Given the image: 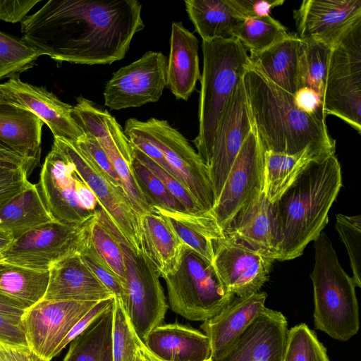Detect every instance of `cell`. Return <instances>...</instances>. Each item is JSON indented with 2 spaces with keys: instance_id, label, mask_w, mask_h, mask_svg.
Instances as JSON below:
<instances>
[{
  "instance_id": "6da1fadb",
  "label": "cell",
  "mask_w": 361,
  "mask_h": 361,
  "mask_svg": "<svg viewBox=\"0 0 361 361\" xmlns=\"http://www.w3.org/2000/svg\"><path fill=\"white\" fill-rule=\"evenodd\" d=\"M137 0H49L20 22L21 39L59 62L111 64L142 30Z\"/></svg>"
},
{
  "instance_id": "7a4b0ae2",
  "label": "cell",
  "mask_w": 361,
  "mask_h": 361,
  "mask_svg": "<svg viewBox=\"0 0 361 361\" xmlns=\"http://www.w3.org/2000/svg\"><path fill=\"white\" fill-rule=\"evenodd\" d=\"M335 154L312 161L280 198L272 204L279 245L276 260L301 256L328 224L329 212L342 187Z\"/></svg>"
},
{
  "instance_id": "3957f363",
  "label": "cell",
  "mask_w": 361,
  "mask_h": 361,
  "mask_svg": "<svg viewBox=\"0 0 361 361\" xmlns=\"http://www.w3.org/2000/svg\"><path fill=\"white\" fill-rule=\"evenodd\" d=\"M243 80L252 121L264 151L295 154L310 147L335 154L336 141L325 119L301 110L293 94L251 64Z\"/></svg>"
},
{
  "instance_id": "277c9868",
  "label": "cell",
  "mask_w": 361,
  "mask_h": 361,
  "mask_svg": "<svg viewBox=\"0 0 361 361\" xmlns=\"http://www.w3.org/2000/svg\"><path fill=\"white\" fill-rule=\"evenodd\" d=\"M202 49L199 130L193 142L205 164L234 91L250 62L247 50L234 37L202 40Z\"/></svg>"
},
{
  "instance_id": "5b68a950",
  "label": "cell",
  "mask_w": 361,
  "mask_h": 361,
  "mask_svg": "<svg viewBox=\"0 0 361 361\" xmlns=\"http://www.w3.org/2000/svg\"><path fill=\"white\" fill-rule=\"evenodd\" d=\"M313 285L314 322L317 329L345 341L360 326L355 285L341 266L329 238L322 232L314 240Z\"/></svg>"
},
{
  "instance_id": "8992f818",
  "label": "cell",
  "mask_w": 361,
  "mask_h": 361,
  "mask_svg": "<svg viewBox=\"0 0 361 361\" xmlns=\"http://www.w3.org/2000/svg\"><path fill=\"white\" fill-rule=\"evenodd\" d=\"M96 215L123 254L126 298L123 305L136 334L143 342L150 331L162 324L169 307L159 276L145 254L130 245L99 205Z\"/></svg>"
},
{
  "instance_id": "52a82bcc",
  "label": "cell",
  "mask_w": 361,
  "mask_h": 361,
  "mask_svg": "<svg viewBox=\"0 0 361 361\" xmlns=\"http://www.w3.org/2000/svg\"><path fill=\"white\" fill-rule=\"evenodd\" d=\"M173 312L204 322L218 314L235 295L223 284L212 264L184 245L177 271L164 279Z\"/></svg>"
},
{
  "instance_id": "ba28073f",
  "label": "cell",
  "mask_w": 361,
  "mask_h": 361,
  "mask_svg": "<svg viewBox=\"0 0 361 361\" xmlns=\"http://www.w3.org/2000/svg\"><path fill=\"white\" fill-rule=\"evenodd\" d=\"M333 115L361 133V20L332 47L323 99Z\"/></svg>"
},
{
  "instance_id": "9c48e42d",
  "label": "cell",
  "mask_w": 361,
  "mask_h": 361,
  "mask_svg": "<svg viewBox=\"0 0 361 361\" xmlns=\"http://www.w3.org/2000/svg\"><path fill=\"white\" fill-rule=\"evenodd\" d=\"M125 124L161 151L171 173L185 186L205 212H211L214 197L207 167L183 135L166 120L156 118L145 121L130 118Z\"/></svg>"
},
{
  "instance_id": "30bf717a",
  "label": "cell",
  "mask_w": 361,
  "mask_h": 361,
  "mask_svg": "<svg viewBox=\"0 0 361 361\" xmlns=\"http://www.w3.org/2000/svg\"><path fill=\"white\" fill-rule=\"evenodd\" d=\"M96 214L83 223L56 221L43 224L15 239L1 255V261L20 267L49 271L61 259L80 253L89 241Z\"/></svg>"
},
{
  "instance_id": "8fae6325",
  "label": "cell",
  "mask_w": 361,
  "mask_h": 361,
  "mask_svg": "<svg viewBox=\"0 0 361 361\" xmlns=\"http://www.w3.org/2000/svg\"><path fill=\"white\" fill-rule=\"evenodd\" d=\"M166 70L165 55L148 51L113 73L104 90L105 106L121 110L157 102L166 86Z\"/></svg>"
},
{
  "instance_id": "7c38bea8",
  "label": "cell",
  "mask_w": 361,
  "mask_h": 361,
  "mask_svg": "<svg viewBox=\"0 0 361 361\" xmlns=\"http://www.w3.org/2000/svg\"><path fill=\"white\" fill-rule=\"evenodd\" d=\"M98 302L42 300L21 318L27 347L41 361H51L71 329Z\"/></svg>"
},
{
  "instance_id": "4fadbf2b",
  "label": "cell",
  "mask_w": 361,
  "mask_h": 361,
  "mask_svg": "<svg viewBox=\"0 0 361 361\" xmlns=\"http://www.w3.org/2000/svg\"><path fill=\"white\" fill-rule=\"evenodd\" d=\"M264 153L253 125L211 212L222 231L244 204L263 191Z\"/></svg>"
},
{
  "instance_id": "5bb4252c",
  "label": "cell",
  "mask_w": 361,
  "mask_h": 361,
  "mask_svg": "<svg viewBox=\"0 0 361 361\" xmlns=\"http://www.w3.org/2000/svg\"><path fill=\"white\" fill-rule=\"evenodd\" d=\"M79 174L67 154L53 141L39 174V189L54 219L62 224H78L95 214L85 209L77 194Z\"/></svg>"
},
{
  "instance_id": "9a60e30c",
  "label": "cell",
  "mask_w": 361,
  "mask_h": 361,
  "mask_svg": "<svg viewBox=\"0 0 361 361\" xmlns=\"http://www.w3.org/2000/svg\"><path fill=\"white\" fill-rule=\"evenodd\" d=\"M73 163L78 174L90 188L99 205L104 210L128 242L141 250L138 216L121 187L111 183L73 141L54 137Z\"/></svg>"
},
{
  "instance_id": "2e32d148",
  "label": "cell",
  "mask_w": 361,
  "mask_h": 361,
  "mask_svg": "<svg viewBox=\"0 0 361 361\" xmlns=\"http://www.w3.org/2000/svg\"><path fill=\"white\" fill-rule=\"evenodd\" d=\"M213 245L212 265L226 288L237 297L259 292L275 260L227 237L214 240Z\"/></svg>"
},
{
  "instance_id": "e0dca14e",
  "label": "cell",
  "mask_w": 361,
  "mask_h": 361,
  "mask_svg": "<svg viewBox=\"0 0 361 361\" xmlns=\"http://www.w3.org/2000/svg\"><path fill=\"white\" fill-rule=\"evenodd\" d=\"M243 78L234 91L211 154L205 163L214 192V203L245 140L253 128Z\"/></svg>"
},
{
  "instance_id": "ac0fdd59",
  "label": "cell",
  "mask_w": 361,
  "mask_h": 361,
  "mask_svg": "<svg viewBox=\"0 0 361 361\" xmlns=\"http://www.w3.org/2000/svg\"><path fill=\"white\" fill-rule=\"evenodd\" d=\"M297 36L333 47L361 20V0H305L294 10Z\"/></svg>"
},
{
  "instance_id": "d6986e66",
  "label": "cell",
  "mask_w": 361,
  "mask_h": 361,
  "mask_svg": "<svg viewBox=\"0 0 361 361\" xmlns=\"http://www.w3.org/2000/svg\"><path fill=\"white\" fill-rule=\"evenodd\" d=\"M0 89L18 106L37 116L54 137L76 142L84 134L72 116L73 106L46 87L23 82L16 76L1 83Z\"/></svg>"
},
{
  "instance_id": "ffe728a7",
  "label": "cell",
  "mask_w": 361,
  "mask_h": 361,
  "mask_svg": "<svg viewBox=\"0 0 361 361\" xmlns=\"http://www.w3.org/2000/svg\"><path fill=\"white\" fill-rule=\"evenodd\" d=\"M288 331L284 315L265 307L221 361H282Z\"/></svg>"
},
{
  "instance_id": "44dd1931",
  "label": "cell",
  "mask_w": 361,
  "mask_h": 361,
  "mask_svg": "<svg viewBox=\"0 0 361 361\" xmlns=\"http://www.w3.org/2000/svg\"><path fill=\"white\" fill-rule=\"evenodd\" d=\"M267 294L257 292L237 297L200 325L208 337L213 361L224 359L243 333L265 307Z\"/></svg>"
},
{
  "instance_id": "7402d4cb",
  "label": "cell",
  "mask_w": 361,
  "mask_h": 361,
  "mask_svg": "<svg viewBox=\"0 0 361 361\" xmlns=\"http://www.w3.org/2000/svg\"><path fill=\"white\" fill-rule=\"evenodd\" d=\"M224 237L238 240L276 260L279 245L272 204L262 191L244 204L223 230Z\"/></svg>"
},
{
  "instance_id": "603a6c76",
  "label": "cell",
  "mask_w": 361,
  "mask_h": 361,
  "mask_svg": "<svg viewBox=\"0 0 361 361\" xmlns=\"http://www.w3.org/2000/svg\"><path fill=\"white\" fill-rule=\"evenodd\" d=\"M114 298L95 276L79 253L56 262L49 270L44 300L99 302Z\"/></svg>"
},
{
  "instance_id": "cb8c5ba5",
  "label": "cell",
  "mask_w": 361,
  "mask_h": 361,
  "mask_svg": "<svg viewBox=\"0 0 361 361\" xmlns=\"http://www.w3.org/2000/svg\"><path fill=\"white\" fill-rule=\"evenodd\" d=\"M143 343L159 361H207L212 359L208 337L195 329L178 323L161 324L154 328Z\"/></svg>"
},
{
  "instance_id": "d4e9b609",
  "label": "cell",
  "mask_w": 361,
  "mask_h": 361,
  "mask_svg": "<svg viewBox=\"0 0 361 361\" xmlns=\"http://www.w3.org/2000/svg\"><path fill=\"white\" fill-rule=\"evenodd\" d=\"M198 40L181 22L171 25L166 86L176 99L187 101L200 80Z\"/></svg>"
},
{
  "instance_id": "484cf974",
  "label": "cell",
  "mask_w": 361,
  "mask_h": 361,
  "mask_svg": "<svg viewBox=\"0 0 361 361\" xmlns=\"http://www.w3.org/2000/svg\"><path fill=\"white\" fill-rule=\"evenodd\" d=\"M141 250L154 265L159 277L178 269L184 243L161 214L154 211L138 216Z\"/></svg>"
},
{
  "instance_id": "4316f807",
  "label": "cell",
  "mask_w": 361,
  "mask_h": 361,
  "mask_svg": "<svg viewBox=\"0 0 361 361\" xmlns=\"http://www.w3.org/2000/svg\"><path fill=\"white\" fill-rule=\"evenodd\" d=\"M301 39L288 34L284 39L259 51H251V66L270 81L294 94L298 87V60Z\"/></svg>"
},
{
  "instance_id": "83f0119b",
  "label": "cell",
  "mask_w": 361,
  "mask_h": 361,
  "mask_svg": "<svg viewBox=\"0 0 361 361\" xmlns=\"http://www.w3.org/2000/svg\"><path fill=\"white\" fill-rule=\"evenodd\" d=\"M44 123L20 107L0 105V142L38 164Z\"/></svg>"
},
{
  "instance_id": "f1b7e54d",
  "label": "cell",
  "mask_w": 361,
  "mask_h": 361,
  "mask_svg": "<svg viewBox=\"0 0 361 361\" xmlns=\"http://www.w3.org/2000/svg\"><path fill=\"white\" fill-rule=\"evenodd\" d=\"M152 210L166 219L184 245L212 264L213 242L224 235L211 212L192 214L157 207H152Z\"/></svg>"
},
{
  "instance_id": "f546056e",
  "label": "cell",
  "mask_w": 361,
  "mask_h": 361,
  "mask_svg": "<svg viewBox=\"0 0 361 361\" xmlns=\"http://www.w3.org/2000/svg\"><path fill=\"white\" fill-rule=\"evenodd\" d=\"M330 155L310 147L295 154L264 151L263 191L267 200L274 204L312 161Z\"/></svg>"
},
{
  "instance_id": "4dcf8cb0",
  "label": "cell",
  "mask_w": 361,
  "mask_h": 361,
  "mask_svg": "<svg viewBox=\"0 0 361 361\" xmlns=\"http://www.w3.org/2000/svg\"><path fill=\"white\" fill-rule=\"evenodd\" d=\"M55 221L38 185L31 183L0 209V228L9 231L14 240L37 227Z\"/></svg>"
},
{
  "instance_id": "1f68e13d",
  "label": "cell",
  "mask_w": 361,
  "mask_h": 361,
  "mask_svg": "<svg viewBox=\"0 0 361 361\" xmlns=\"http://www.w3.org/2000/svg\"><path fill=\"white\" fill-rule=\"evenodd\" d=\"M188 18L202 40L233 37L244 18L231 0H186Z\"/></svg>"
},
{
  "instance_id": "d6a6232c",
  "label": "cell",
  "mask_w": 361,
  "mask_h": 361,
  "mask_svg": "<svg viewBox=\"0 0 361 361\" xmlns=\"http://www.w3.org/2000/svg\"><path fill=\"white\" fill-rule=\"evenodd\" d=\"M49 271H38L0 261V293L23 305L27 310L42 300Z\"/></svg>"
},
{
  "instance_id": "836d02e7",
  "label": "cell",
  "mask_w": 361,
  "mask_h": 361,
  "mask_svg": "<svg viewBox=\"0 0 361 361\" xmlns=\"http://www.w3.org/2000/svg\"><path fill=\"white\" fill-rule=\"evenodd\" d=\"M114 305L70 343L63 361H113Z\"/></svg>"
},
{
  "instance_id": "e575fe53",
  "label": "cell",
  "mask_w": 361,
  "mask_h": 361,
  "mask_svg": "<svg viewBox=\"0 0 361 361\" xmlns=\"http://www.w3.org/2000/svg\"><path fill=\"white\" fill-rule=\"evenodd\" d=\"M331 47L313 39H301L298 60V87L309 88L324 99Z\"/></svg>"
},
{
  "instance_id": "d590c367",
  "label": "cell",
  "mask_w": 361,
  "mask_h": 361,
  "mask_svg": "<svg viewBox=\"0 0 361 361\" xmlns=\"http://www.w3.org/2000/svg\"><path fill=\"white\" fill-rule=\"evenodd\" d=\"M287 29L270 15L245 18L235 29L233 37L246 50H264L288 35Z\"/></svg>"
},
{
  "instance_id": "8d00e7d4",
  "label": "cell",
  "mask_w": 361,
  "mask_h": 361,
  "mask_svg": "<svg viewBox=\"0 0 361 361\" xmlns=\"http://www.w3.org/2000/svg\"><path fill=\"white\" fill-rule=\"evenodd\" d=\"M130 168L140 190L152 208L157 207L171 211L186 212L162 180L133 152Z\"/></svg>"
},
{
  "instance_id": "74e56055",
  "label": "cell",
  "mask_w": 361,
  "mask_h": 361,
  "mask_svg": "<svg viewBox=\"0 0 361 361\" xmlns=\"http://www.w3.org/2000/svg\"><path fill=\"white\" fill-rule=\"evenodd\" d=\"M40 56L21 39L0 31V80L19 76Z\"/></svg>"
},
{
  "instance_id": "f35d334b",
  "label": "cell",
  "mask_w": 361,
  "mask_h": 361,
  "mask_svg": "<svg viewBox=\"0 0 361 361\" xmlns=\"http://www.w3.org/2000/svg\"><path fill=\"white\" fill-rule=\"evenodd\" d=\"M282 361H329L326 349L315 333L305 324H298L288 331Z\"/></svg>"
},
{
  "instance_id": "ab89813d",
  "label": "cell",
  "mask_w": 361,
  "mask_h": 361,
  "mask_svg": "<svg viewBox=\"0 0 361 361\" xmlns=\"http://www.w3.org/2000/svg\"><path fill=\"white\" fill-rule=\"evenodd\" d=\"M142 343L131 325L121 300L114 298L112 325L113 361H133Z\"/></svg>"
},
{
  "instance_id": "60d3db41",
  "label": "cell",
  "mask_w": 361,
  "mask_h": 361,
  "mask_svg": "<svg viewBox=\"0 0 361 361\" xmlns=\"http://www.w3.org/2000/svg\"><path fill=\"white\" fill-rule=\"evenodd\" d=\"M336 229L344 243L350 259L353 281L361 287V216L336 215Z\"/></svg>"
},
{
  "instance_id": "b9f144b4",
  "label": "cell",
  "mask_w": 361,
  "mask_h": 361,
  "mask_svg": "<svg viewBox=\"0 0 361 361\" xmlns=\"http://www.w3.org/2000/svg\"><path fill=\"white\" fill-rule=\"evenodd\" d=\"M90 240L95 251L118 277L125 288L126 268L123 254L115 238L97 219V215L91 227Z\"/></svg>"
},
{
  "instance_id": "7bdbcfd3",
  "label": "cell",
  "mask_w": 361,
  "mask_h": 361,
  "mask_svg": "<svg viewBox=\"0 0 361 361\" xmlns=\"http://www.w3.org/2000/svg\"><path fill=\"white\" fill-rule=\"evenodd\" d=\"M130 146L132 152L162 180L169 191L183 205L186 212L192 214L207 212L176 177L157 164L140 149L131 145Z\"/></svg>"
},
{
  "instance_id": "ee69618b",
  "label": "cell",
  "mask_w": 361,
  "mask_h": 361,
  "mask_svg": "<svg viewBox=\"0 0 361 361\" xmlns=\"http://www.w3.org/2000/svg\"><path fill=\"white\" fill-rule=\"evenodd\" d=\"M79 254L95 276L113 293L115 298L121 300L123 303L126 298L125 288L118 277L95 251L90 237Z\"/></svg>"
},
{
  "instance_id": "f6af8a7d",
  "label": "cell",
  "mask_w": 361,
  "mask_h": 361,
  "mask_svg": "<svg viewBox=\"0 0 361 361\" xmlns=\"http://www.w3.org/2000/svg\"><path fill=\"white\" fill-rule=\"evenodd\" d=\"M78 149L86 155L114 185L121 187V182L107 154L98 140L91 134H84L74 142Z\"/></svg>"
},
{
  "instance_id": "bcb514c9",
  "label": "cell",
  "mask_w": 361,
  "mask_h": 361,
  "mask_svg": "<svg viewBox=\"0 0 361 361\" xmlns=\"http://www.w3.org/2000/svg\"><path fill=\"white\" fill-rule=\"evenodd\" d=\"M114 302V298L98 302L87 312L71 329L65 338L56 348L54 357L57 356L61 350L72 341L84 332L96 319L109 310Z\"/></svg>"
},
{
  "instance_id": "7dc6e473",
  "label": "cell",
  "mask_w": 361,
  "mask_h": 361,
  "mask_svg": "<svg viewBox=\"0 0 361 361\" xmlns=\"http://www.w3.org/2000/svg\"><path fill=\"white\" fill-rule=\"evenodd\" d=\"M0 345L27 347L21 319L0 315Z\"/></svg>"
},
{
  "instance_id": "c3c4849f",
  "label": "cell",
  "mask_w": 361,
  "mask_h": 361,
  "mask_svg": "<svg viewBox=\"0 0 361 361\" xmlns=\"http://www.w3.org/2000/svg\"><path fill=\"white\" fill-rule=\"evenodd\" d=\"M40 0H0V20L8 23L21 22Z\"/></svg>"
},
{
  "instance_id": "681fc988",
  "label": "cell",
  "mask_w": 361,
  "mask_h": 361,
  "mask_svg": "<svg viewBox=\"0 0 361 361\" xmlns=\"http://www.w3.org/2000/svg\"><path fill=\"white\" fill-rule=\"evenodd\" d=\"M235 9L244 18L265 16L271 10L285 2L284 0H231Z\"/></svg>"
},
{
  "instance_id": "f907efd6",
  "label": "cell",
  "mask_w": 361,
  "mask_h": 361,
  "mask_svg": "<svg viewBox=\"0 0 361 361\" xmlns=\"http://www.w3.org/2000/svg\"><path fill=\"white\" fill-rule=\"evenodd\" d=\"M298 107L310 114L325 119L323 111V101L319 95L309 88L298 89L293 94Z\"/></svg>"
},
{
  "instance_id": "816d5d0a",
  "label": "cell",
  "mask_w": 361,
  "mask_h": 361,
  "mask_svg": "<svg viewBox=\"0 0 361 361\" xmlns=\"http://www.w3.org/2000/svg\"><path fill=\"white\" fill-rule=\"evenodd\" d=\"M0 361H41L28 347L0 345Z\"/></svg>"
},
{
  "instance_id": "f5cc1de1",
  "label": "cell",
  "mask_w": 361,
  "mask_h": 361,
  "mask_svg": "<svg viewBox=\"0 0 361 361\" xmlns=\"http://www.w3.org/2000/svg\"><path fill=\"white\" fill-rule=\"evenodd\" d=\"M77 194L81 206L89 212L95 214L99 204L97 197L80 175L77 180Z\"/></svg>"
},
{
  "instance_id": "db71d44e",
  "label": "cell",
  "mask_w": 361,
  "mask_h": 361,
  "mask_svg": "<svg viewBox=\"0 0 361 361\" xmlns=\"http://www.w3.org/2000/svg\"><path fill=\"white\" fill-rule=\"evenodd\" d=\"M26 310L19 302L0 293V315L21 319Z\"/></svg>"
},
{
  "instance_id": "11a10c76",
  "label": "cell",
  "mask_w": 361,
  "mask_h": 361,
  "mask_svg": "<svg viewBox=\"0 0 361 361\" xmlns=\"http://www.w3.org/2000/svg\"><path fill=\"white\" fill-rule=\"evenodd\" d=\"M14 240L13 235L8 231L0 228V257Z\"/></svg>"
},
{
  "instance_id": "9f6ffc18",
  "label": "cell",
  "mask_w": 361,
  "mask_h": 361,
  "mask_svg": "<svg viewBox=\"0 0 361 361\" xmlns=\"http://www.w3.org/2000/svg\"><path fill=\"white\" fill-rule=\"evenodd\" d=\"M0 105H11L18 106L13 101H11L7 95L0 89Z\"/></svg>"
},
{
  "instance_id": "6f0895ef",
  "label": "cell",
  "mask_w": 361,
  "mask_h": 361,
  "mask_svg": "<svg viewBox=\"0 0 361 361\" xmlns=\"http://www.w3.org/2000/svg\"><path fill=\"white\" fill-rule=\"evenodd\" d=\"M140 348H141L143 355H144V361H154L152 355L150 354L149 350L147 349L144 343L142 344Z\"/></svg>"
},
{
  "instance_id": "680465c9",
  "label": "cell",
  "mask_w": 361,
  "mask_h": 361,
  "mask_svg": "<svg viewBox=\"0 0 361 361\" xmlns=\"http://www.w3.org/2000/svg\"><path fill=\"white\" fill-rule=\"evenodd\" d=\"M142 344H141V345H142ZM141 345L137 350V353H136L135 356L133 361H144V355H143L142 351L140 348Z\"/></svg>"
},
{
  "instance_id": "91938a15",
  "label": "cell",
  "mask_w": 361,
  "mask_h": 361,
  "mask_svg": "<svg viewBox=\"0 0 361 361\" xmlns=\"http://www.w3.org/2000/svg\"><path fill=\"white\" fill-rule=\"evenodd\" d=\"M154 359H155V360H156V361H159V360H157L156 358H154ZM207 361H213V360H212V359H211V360H207Z\"/></svg>"
},
{
  "instance_id": "94428289",
  "label": "cell",
  "mask_w": 361,
  "mask_h": 361,
  "mask_svg": "<svg viewBox=\"0 0 361 361\" xmlns=\"http://www.w3.org/2000/svg\"><path fill=\"white\" fill-rule=\"evenodd\" d=\"M152 357H153V356H152ZM153 358H154V361H156L154 357H153Z\"/></svg>"
},
{
  "instance_id": "6125c7cd",
  "label": "cell",
  "mask_w": 361,
  "mask_h": 361,
  "mask_svg": "<svg viewBox=\"0 0 361 361\" xmlns=\"http://www.w3.org/2000/svg\"><path fill=\"white\" fill-rule=\"evenodd\" d=\"M0 261H1V257H0Z\"/></svg>"
}]
</instances>
